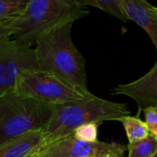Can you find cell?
Wrapping results in <instances>:
<instances>
[{"instance_id":"cell-1","label":"cell","mask_w":157,"mask_h":157,"mask_svg":"<svg viewBox=\"0 0 157 157\" xmlns=\"http://www.w3.org/2000/svg\"><path fill=\"white\" fill-rule=\"evenodd\" d=\"M73 23L58 28L38 38L35 54L38 67L84 94L87 89L86 60L71 37Z\"/></svg>"},{"instance_id":"cell-2","label":"cell","mask_w":157,"mask_h":157,"mask_svg":"<svg viewBox=\"0 0 157 157\" xmlns=\"http://www.w3.org/2000/svg\"><path fill=\"white\" fill-rule=\"evenodd\" d=\"M88 14L87 7L78 0H29L22 13L9 26L13 39L32 47L42 35Z\"/></svg>"},{"instance_id":"cell-3","label":"cell","mask_w":157,"mask_h":157,"mask_svg":"<svg viewBox=\"0 0 157 157\" xmlns=\"http://www.w3.org/2000/svg\"><path fill=\"white\" fill-rule=\"evenodd\" d=\"M130 114L127 104L116 103L90 94L78 101L55 105V112L44 130L45 144L72 134L88 123L117 121Z\"/></svg>"},{"instance_id":"cell-4","label":"cell","mask_w":157,"mask_h":157,"mask_svg":"<svg viewBox=\"0 0 157 157\" xmlns=\"http://www.w3.org/2000/svg\"><path fill=\"white\" fill-rule=\"evenodd\" d=\"M55 112V105L13 90L0 96V145L33 133L44 132Z\"/></svg>"},{"instance_id":"cell-5","label":"cell","mask_w":157,"mask_h":157,"mask_svg":"<svg viewBox=\"0 0 157 157\" xmlns=\"http://www.w3.org/2000/svg\"><path fill=\"white\" fill-rule=\"evenodd\" d=\"M14 90L52 105L81 100L91 94H84L58 77L41 69H33L19 77Z\"/></svg>"},{"instance_id":"cell-6","label":"cell","mask_w":157,"mask_h":157,"mask_svg":"<svg viewBox=\"0 0 157 157\" xmlns=\"http://www.w3.org/2000/svg\"><path fill=\"white\" fill-rule=\"evenodd\" d=\"M39 68L35 48L11 38L0 40V96L15 88L21 75Z\"/></svg>"},{"instance_id":"cell-7","label":"cell","mask_w":157,"mask_h":157,"mask_svg":"<svg viewBox=\"0 0 157 157\" xmlns=\"http://www.w3.org/2000/svg\"><path fill=\"white\" fill-rule=\"evenodd\" d=\"M128 147L116 143L78 140L72 134L45 144L37 157H115L124 156Z\"/></svg>"},{"instance_id":"cell-8","label":"cell","mask_w":157,"mask_h":157,"mask_svg":"<svg viewBox=\"0 0 157 157\" xmlns=\"http://www.w3.org/2000/svg\"><path fill=\"white\" fill-rule=\"evenodd\" d=\"M113 94L124 95L133 99L137 104L139 113L147 107L157 106V61L153 67L139 79L117 86Z\"/></svg>"},{"instance_id":"cell-9","label":"cell","mask_w":157,"mask_h":157,"mask_svg":"<svg viewBox=\"0 0 157 157\" xmlns=\"http://www.w3.org/2000/svg\"><path fill=\"white\" fill-rule=\"evenodd\" d=\"M122 4L129 20L148 34L157 53V7L147 0H122Z\"/></svg>"},{"instance_id":"cell-10","label":"cell","mask_w":157,"mask_h":157,"mask_svg":"<svg viewBox=\"0 0 157 157\" xmlns=\"http://www.w3.org/2000/svg\"><path fill=\"white\" fill-rule=\"evenodd\" d=\"M45 145L44 132H33L0 145V157H27Z\"/></svg>"},{"instance_id":"cell-11","label":"cell","mask_w":157,"mask_h":157,"mask_svg":"<svg viewBox=\"0 0 157 157\" xmlns=\"http://www.w3.org/2000/svg\"><path fill=\"white\" fill-rule=\"evenodd\" d=\"M121 122L129 144L141 140L150 135V131L145 121H142L137 116H126L120 120Z\"/></svg>"},{"instance_id":"cell-12","label":"cell","mask_w":157,"mask_h":157,"mask_svg":"<svg viewBox=\"0 0 157 157\" xmlns=\"http://www.w3.org/2000/svg\"><path fill=\"white\" fill-rule=\"evenodd\" d=\"M83 6H92L104 11L124 21H130L122 4V0H78Z\"/></svg>"},{"instance_id":"cell-13","label":"cell","mask_w":157,"mask_h":157,"mask_svg":"<svg viewBox=\"0 0 157 157\" xmlns=\"http://www.w3.org/2000/svg\"><path fill=\"white\" fill-rule=\"evenodd\" d=\"M128 157H156L157 139L150 134L147 138L128 144Z\"/></svg>"},{"instance_id":"cell-14","label":"cell","mask_w":157,"mask_h":157,"mask_svg":"<svg viewBox=\"0 0 157 157\" xmlns=\"http://www.w3.org/2000/svg\"><path fill=\"white\" fill-rule=\"evenodd\" d=\"M29 0H0V23H10L25 9Z\"/></svg>"},{"instance_id":"cell-15","label":"cell","mask_w":157,"mask_h":157,"mask_svg":"<svg viewBox=\"0 0 157 157\" xmlns=\"http://www.w3.org/2000/svg\"><path fill=\"white\" fill-rule=\"evenodd\" d=\"M98 123H88L78 127L73 132V136L78 140L87 143H96L98 140Z\"/></svg>"},{"instance_id":"cell-16","label":"cell","mask_w":157,"mask_h":157,"mask_svg":"<svg viewBox=\"0 0 157 157\" xmlns=\"http://www.w3.org/2000/svg\"><path fill=\"white\" fill-rule=\"evenodd\" d=\"M143 111L150 134L157 139V106L147 107Z\"/></svg>"},{"instance_id":"cell-17","label":"cell","mask_w":157,"mask_h":157,"mask_svg":"<svg viewBox=\"0 0 157 157\" xmlns=\"http://www.w3.org/2000/svg\"><path fill=\"white\" fill-rule=\"evenodd\" d=\"M12 30L9 26V23H0V40L11 38Z\"/></svg>"},{"instance_id":"cell-18","label":"cell","mask_w":157,"mask_h":157,"mask_svg":"<svg viewBox=\"0 0 157 157\" xmlns=\"http://www.w3.org/2000/svg\"><path fill=\"white\" fill-rule=\"evenodd\" d=\"M27 157H37V153H35V154H33V155H31V156H29Z\"/></svg>"},{"instance_id":"cell-19","label":"cell","mask_w":157,"mask_h":157,"mask_svg":"<svg viewBox=\"0 0 157 157\" xmlns=\"http://www.w3.org/2000/svg\"><path fill=\"white\" fill-rule=\"evenodd\" d=\"M115 157H124V156H115Z\"/></svg>"},{"instance_id":"cell-20","label":"cell","mask_w":157,"mask_h":157,"mask_svg":"<svg viewBox=\"0 0 157 157\" xmlns=\"http://www.w3.org/2000/svg\"><path fill=\"white\" fill-rule=\"evenodd\" d=\"M156 157H157V155H156Z\"/></svg>"}]
</instances>
